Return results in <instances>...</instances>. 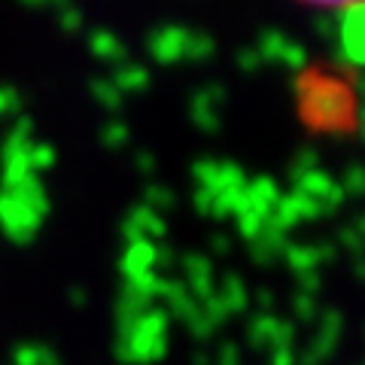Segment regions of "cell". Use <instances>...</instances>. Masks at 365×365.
<instances>
[{"label": "cell", "mask_w": 365, "mask_h": 365, "mask_svg": "<svg viewBox=\"0 0 365 365\" xmlns=\"http://www.w3.org/2000/svg\"><path fill=\"white\" fill-rule=\"evenodd\" d=\"M292 91L302 101V116L307 125L317 131H332V134H344L350 125V95L347 88H341L332 79L319 76V73H295L292 79Z\"/></svg>", "instance_id": "1"}, {"label": "cell", "mask_w": 365, "mask_h": 365, "mask_svg": "<svg viewBox=\"0 0 365 365\" xmlns=\"http://www.w3.org/2000/svg\"><path fill=\"white\" fill-rule=\"evenodd\" d=\"M49 213V198L37 177L21 180L19 186L4 189L0 195V225L16 244H28Z\"/></svg>", "instance_id": "2"}, {"label": "cell", "mask_w": 365, "mask_h": 365, "mask_svg": "<svg viewBox=\"0 0 365 365\" xmlns=\"http://www.w3.org/2000/svg\"><path fill=\"white\" fill-rule=\"evenodd\" d=\"M170 314L165 307H146L128 335L116 338V359L122 365H155L168 353Z\"/></svg>", "instance_id": "3"}, {"label": "cell", "mask_w": 365, "mask_h": 365, "mask_svg": "<svg viewBox=\"0 0 365 365\" xmlns=\"http://www.w3.org/2000/svg\"><path fill=\"white\" fill-rule=\"evenodd\" d=\"M335 61L347 71H365V4H341Z\"/></svg>", "instance_id": "4"}, {"label": "cell", "mask_w": 365, "mask_h": 365, "mask_svg": "<svg viewBox=\"0 0 365 365\" xmlns=\"http://www.w3.org/2000/svg\"><path fill=\"white\" fill-rule=\"evenodd\" d=\"M222 101H225V86L220 83H207L204 88H198L195 95H192L189 101V116L192 122H195V128L201 131H220V107H222Z\"/></svg>", "instance_id": "5"}, {"label": "cell", "mask_w": 365, "mask_h": 365, "mask_svg": "<svg viewBox=\"0 0 365 365\" xmlns=\"http://www.w3.org/2000/svg\"><path fill=\"white\" fill-rule=\"evenodd\" d=\"M311 220H323V216H319L317 201L304 198L302 192H295V189L289 192V195H280L277 207L268 213V222H271L274 228H280V232H289L292 225L311 222Z\"/></svg>", "instance_id": "6"}, {"label": "cell", "mask_w": 365, "mask_h": 365, "mask_svg": "<svg viewBox=\"0 0 365 365\" xmlns=\"http://www.w3.org/2000/svg\"><path fill=\"white\" fill-rule=\"evenodd\" d=\"M168 232V225L162 220V213H155L150 207H143V204H137V207H131V213L125 216L122 222V235L125 241L134 244V241H162Z\"/></svg>", "instance_id": "7"}, {"label": "cell", "mask_w": 365, "mask_h": 365, "mask_svg": "<svg viewBox=\"0 0 365 365\" xmlns=\"http://www.w3.org/2000/svg\"><path fill=\"white\" fill-rule=\"evenodd\" d=\"M186 37L189 31L182 25H162L150 34V55L158 64H177L182 61L186 52Z\"/></svg>", "instance_id": "8"}, {"label": "cell", "mask_w": 365, "mask_h": 365, "mask_svg": "<svg viewBox=\"0 0 365 365\" xmlns=\"http://www.w3.org/2000/svg\"><path fill=\"white\" fill-rule=\"evenodd\" d=\"M180 268H182V274H186V289H189V295L198 304L204 299H210V295L216 292V287H213V265H210L207 256L186 253V256L180 259Z\"/></svg>", "instance_id": "9"}, {"label": "cell", "mask_w": 365, "mask_h": 365, "mask_svg": "<svg viewBox=\"0 0 365 365\" xmlns=\"http://www.w3.org/2000/svg\"><path fill=\"white\" fill-rule=\"evenodd\" d=\"M341 332H344V317H341V311H335V307H329V311H323V317H319V332L311 341L307 353H314L319 362H326L335 353Z\"/></svg>", "instance_id": "10"}, {"label": "cell", "mask_w": 365, "mask_h": 365, "mask_svg": "<svg viewBox=\"0 0 365 365\" xmlns=\"http://www.w3.org/2000/svg\"><path fill=\"white\" fill-rule=\"evenodd\" d=\"M155 247L158 244H153V241H134V244H128V250H125V256H122L125 283L155 271Z\"/></svg>", "instance_id": "11"}, {"label": "cell", "mask_w": 365, "mask_h": 365, "mask_svg": "<svg viewBox=\"0 0 365 365\" xmlns=\"http://www.w3.org/2000/svg\"><path fill=\"white\" fill-rule=\"evenodd\" d=\"M280 195H283V192H280V186L271 177H256V180L247 182V201H250V207L259 210L262 216H268L274 207H277Z\"/></svg>", "instance_id": "12"}, {"label": "cell", "mask_w": 365, "mask_h": 365, "mask_svg": "<svg viewBox=\"0 0 365 365\" xmlns=\"http://www.w3.org/2000/svg\"><path fill=\"white\" fill-rule=\"evenodd\" d=\"M88 49L95 52L98 58H104V61H125V58H128V49H125V43L113 31H104V28L91 31Z\"/></svg>", "instance_id": "13"}, {"label": "cell", "mask_w": 365, "mask_h": 365, "mask_svg": "<svg viewBox=\"0 0 365 365\" xmlns=\"http://www.w3.org/2000/svg\"><path fill=\"white\" fill-rule=\"evenodd\" d=\"M244 210H250V201H247V186L241 189H222L216 192V201H213V213L216 220H228V216H241Z\"/></svg>", "instance_id": "14"}, {"label": "cell", "mask_w": 365, "mask_h": 365, "mask_svg": "<svg viewBox=\"0 0 365 365\" xmlns=\"http://www.w3.org/2000/svg\"><path fill=\"white\" fill-rule=\"evenodd\" d=\"M220 299L228 307V314H244L247 304H250V295H247V283L237 277V274H225L222 283H220Z\"/></svg>", "instance_id": "15"}, {"label": "cell", "mask_w": 365, "mask_h": 365, "mask_svg": "<svg viewBox=\"0 0 365 365\" xmlns=\"http://www.w3.org/2000/svg\"><path fill=\"white\" fill-rule=\"evenodd\" d=\"M110 83L116 86L122 95H128V91H143L146 86H150V73H146V67H140V64L122 61L116 67V73H113Z\"/></svg>", "instance_id": "16"}, {"label": "cell", "mask_w": 365, "mask_h": 365, "mask_svg": "<svg viewBox=\"0 0 365 365\" xmlns=\"http://www.w3.org/2000/svg\"><path fill=\"white\" fill-rule=\"evenodd\" d=\"M283 259L287 265L292 268V274H307V271H317L319 268V256H317V247L314 244H289L283 250Z\"/></svg>", "instance_id": "17"}, {"label": "cell", "mask_w": 365, "mask_h": 365, "mask_svg": "<svg viewBox=\"0 0 365 365\" xmlns=\"http://www.w3.org/2000/svg\"><path fill=\"white\" fill-rule=\"evenodd\" d=\"M277 323L280 319L277 317H271V314H259L250 319V329H247V338H250V344H253L256 350H271L274 344V332H277Z\"/></svg>", "instance_id": "18"}, {"label": "cell", "mask_w": 365, "mask_h": 365, "mask_svg": "<svg viewBox=\"0 0 365 365\" xmlns=\"http://www.w3.org/2000/svg\"><path fill=\"white\" fill-rule=\"evenodd\" d=\"M332 186H335V180L329 177L323 168H317V170L304 174L299 182H295V192H302V195H304V198H311V201H323Z\"/></svg>", "instance_id": "19"}, {"label": "cell", "mask_w": 365, "mask_h": 365, "mask_svg": "<svg viewBox=\"0 0 365 365\" xmlns=\"http://www.w3.org/2000/svg\"><path fill=\"white\" fill-rule=\"evenodd\" d=\"M287 43H289L287 34H280V31L268 28V31H262V34H259V43L253 46V49L259 52L262 64H265V61H280V58H283V52H287Z\"/></svg>", "instance_id": "20"}, {"label": "cell", "mask_w": 365, "mask_h": 365, "mask_svg": "<svg viewBox=\"0 0 365 365\" xmlns=\"http://www.w3.org/2000/svg\"><path fill=\"white\" fill-rule=\"evenodd\" d=\"M13 365H61L58 353L46 344H21L13 353Z\"/></svg>", "instance_id": "21"}, {"label": "cell", "mask_w": 365, "mask_h": 365, "mask_svg": "<svg viewBox=\"0 0 365 365\" xmlns=\"http://www.w3.org/2000/svg\"><path fill=\"white\" fill-rule=\"evenodd\" d=\"M213 52H216V40L210 37L207 31H189L182 58H189V61H207V58H213Z\"/></svg>", "instance_id": "22"}, {"label": "cell", "mask_w": 365, "mask_h": 365, "mask_svg": "<svg viewBox=\"0 0 365 365\" xmlns=\"http://www.w3.org/2000/svg\"><path fill=\"white\" fill-rule=\"evenodd\" d=\"M174 204H177L174 189L162 186V182H150V186L143 189V207L162 213V210H168V207H174Z\"/></svg>", "instance_id": "23"}, {"label": "cell", "mask_w": 365, "mask_h": 365, "mask_svg": "<svg viewBox=\"0 0 365 365\" xmlns=\"http://www.w3.org/2000/svg\"><path fill=\"white\" fill-rule=\"evenodd\" d=\"M317 168H319V153L311 150V146H304V150H299V155L292 158L287 177L292 180V186H295V182H299L304 174H311V170H317Z\"/></svg>", "instance_id": "24"}, {"label": "cell", "mask_w": 365, "mask_h": 365, "mask_svg": "<svg viewBox=\"0 0 365 365\" xmlns=\"http://www.w3.org/2000/svg\"><path fill=\"white\" fill-rule=\"evenodd\" d=\"M91 98H95L104 110H119V107H122V101H125V98H122V91L113 86L110 79H95V83H91Z\"/></svg>", "instance_id": "25"}, {"label": "cell", "mask_w": 365, "mask_h": 365, "mask_svg": "<svg viewBox=\"0 0 365 365\" xmlns=\"http://www.w3.org/2000/svg\"><path fill=\"white\" fill-rule=\"evenodd\" d=\"M265 220H268V216H262V213H259V210H253V207L244 210L241 216H235V222H237V235H241L244 241L253 244L256 237L262 235V228H265Z\"/></svg>", "instance_id": "26"}, {"label": "cell", "mask_w": 365, "mask_h": 365, "mask_svg": "<svg viewBox=\"0 0 365 365\" xmlns=\"http://www.w3.org/2000/svg\"><path fill=\"white\" fill-rule=\"evenodd\" d=\"M247 186V174L237 162H220V174H216V192L222 189H241Z\"/></svg>", "instance_id": "27"}, {"label": "cell", "mask_w": 365, "mask_h": 365, "mask_svg": "<svg viewBox=\"0 0 365 365\" xmlns=\"http://www.w3.org/2000/svg\"><path fill=\"white\" fill-rule=\"evenodd\" d=\"M338 9H341V6H319V9H317V16H314V31L319 34V37L335 40V34H338Z\"/></svg>", "instance_id": "28"}, {"label": "cell", "mask_w": 365, "mask_h": 365, "mask_svg": "<svg viewBox=\"0 0 365 365\" xmlns=\"http://www.w3.org/2000/svg\"><path fill=\"white\" fill-rule=\"evenodd\" d=\"M189 289H186V283L182 280H170V277H158V287H155V299H162L170 304H177L180 299H186Z\"/></svg>", "instance_id": "29"}, {"label": "cell", "mask_w": 365, "mask_h": 365, "mask_svg": "<svg viewBox=\"0 0 365 365\" xmlns=\"http://www.w3.org/2000/svg\"><path fill=\"white\" fill-rule=\"evenodd\" d=\"M101 140H104L107 150H122V146L128 143V125L119 119H110L104 125V131H101Z\"/></svg>", "instance_id": "30"}, {"label": "cell", "mask_w": 365, "mask_h": 365, "mask_svg": "<svg viewBox=\"0 0 365 365\" xmlns=\"http://www.w3.org/2000/svg\"><path fill=\"white\" fill-rule=\"evenodd\" d=\"M198 307H201V314L210 319V326H213V329H220L222 323H228V317H232V314H228V307L222 304L220 292H213L210 299H204V302H201Z\"/></svg>", "instance_id": "31"}, {"label": "cell", "mask_w": 365, "mask_h": 365, "mask_svg": "<svg viewBox=\"0 0 365 365\" xmlns=\"http://www.w3.org/2000/svg\"><path fill=\"white\" fill-rule=\"evenodd\" d=\"M216 174H220V162H213V158H201V162L192 165V177H195V182L204 189L216 192Z\"/></svg>", "instance_id": "32"}, {"label": "cell", "mask_w": 365, "mask_h": 365, "mask_svg": "<svg viewBox=\"0 0 365 365\" xmlns=\"http://www.w3.org/2000/svg\"><path fill=\"white\" fill-rule=\"evenodd\" d=\"M341 189H344V195H365V168L350 165L344 170V180H341Z\"/></svg>", "instance_id": "33"}, {"label": "cell", "mask_w": 365, "mask_h": 365, "mask_svg": "<svg viewBox=\"0 0 365 365\" xmlns=\"http://www.w3.org/2000/svg\"><path fill=\"white\" fill-rule=\"evenodd\" d=\"M292 311L302 323H314L317 314H319V304H317V295H304V292H295L292 299Z\"/></svg>", "instance_id": "34"}, {"label": "cell", "mask_w": 365, "mask_h": 365, "mask_svg": "<svg viewBox=\"0 0 365 365\" xmlns=\"http://www.w3.org/2000/svg\"><path fill=\"white\" fill-rule=\"evenodd\" d=\"M28 158H31V170H34V174H37V170H49L55 165V150L49 143H31Z\"/></svg>", "instance_id": "35"}, {"label": "cell", "mask_w": 365, "mask_h": 365, "mask_svg": "<svg viewBox=\"0 0 365 365\" xmlns=\"http://www.w3.org/2000/svg\"><path fill=\"white\" fill-rule=\"evenodd\" d=\"M338 244L344 247L353 259H356V256H365V237H362V235H359L353 225L341 228V232H338Z\"/></svg>", "instance_id": "36"}, {"label": "cell", "mask_w": 365, "mask_h": 365, "mask_svg": "<svg viewBox=\"0 0 365 365\" xmlns=\"http://www.w3.org/2000/svg\"><path fill=\"white\" fill-rule=\"evenodd\" d=\"M182 326L189 329V335L195 338V341H207V338L216 332V329L210 326V319L201 314V307H198V314H192V317H189V319H186V323H182Z\"/></svg>", "instance_id": "37"}, {"label": "cell", "mask_w": 365, "mask_h": 365, "mask_svg": "<svg viewBox=\"0 0 365 365\" xmlns=\"http://www.w3.org/2000/svg\"><path fill=\"white\" fill-rule=\"evenodd\" d=\"M280 64H287L292 67V71H304V64H307V52H304V46L302 43H287V52H283V58Z\"/></svg>", "instance_id": "38"}, {"label": "cell", "mask_w": 365, "mask_h": 365, "mask_svg": "<svg viewBox=\"0 0 365 365\" xmlns=\"http://www.w3.org/2000/svg\"><path fill=\"white\" fill-rule=\"evenodd\" d=\"M235 64L241 67L244 73H259L262 58H259V52L253 49V46H244V49H237V55H235Z\"/></svg>", "instance_id": "39"}, {"label": "cell", "mask_w": 365, "mask_h": 365, "mask_svg": "<svg viewBox=\"0 0 365 365\" xmlns=\"http://www.w3.org/2000/svg\"><path fill=\"white\" fill-rule=\"evenodd\" d=\"M19 104H21V95L16 88H9V86L0 88V119L13 116V113L19 110Z\"/></svg>", "instance_id": "40"}, {"label": "cell", "mask_w": 365, "mask_h": 365, "mask_svg": "<svg viewBox=\"0 0 365 365\" xmlns=\"http://www.w3.org/2000/svg\"><path fill=\"white\" fill-rule=\"evenodd\" d=\"M213 201H216V192L213 189H204V186H195V195H192V204H195V210L210 216L213 213Z\"/></svg>", "instance_id": "41"}, {"label": "cell", "mask_w": 365, "mask_h": 365, "mask_svg": "<svg viewBox=\"0 0 365 365\" xmlns=\"http://www.w3.org/2000/svg\"><path fill=\"white\" fill-rule=\"evenodd\" d=\"M319 287H323V277H319V271L299 274V292H304V295H317Z\"/></svg>", "instance_id": "42"}, {"label": "cell", "mask_w": 365, "mask_h": 365, "mask_svg": "<svg viewBox=\"0 0 365 365\" xmlns=\"http://www.w3.org/2000/svg\"><path fill=\"white\" fill-rule=\"evenodd\" d=\"M61 9V28L64 31H79L83 28V13L73 6H58Z\"/></svg>", "instance_id": "43"}, {"label": "cell", "mask_w": 365, "mask_h": 365, "mask_svg": "<svg viewBox=\"0 0 365 365\" xmlns=\"http://www.w3.org/2000/svg\"><path fill=\"white\" fill-rule=\"evenodd\" d=\"M216 362H220V365H241V350H237L235 341H225V344L220 347V356H216Z\"/></svg>", "instance_id": "44"}, {"label": "cell", "mask_w": 365, "mask_h": 365, "mask_svg": "<svg viewBox=\"0 0 365 365\" xmlns=\"http://www.w3.org/2000/svg\"><path fill=\"white\" fill-rule=\"evenodd\" d=\"M210 250H213L216 256H228V253H232V237L222 235V232L210 235Z\"/></svg>", "instance_id": "45"}, {"label": "cell", "mask_w": 365, "mask_h": 365, "mask_svg": "<svg viewBox=\"0 0 365 365\" xmlns=\"http://www.w3.org/2000/svg\"><path fill=\"white\" fill-rule=\"evenodd\" d=\"M174 262H177V256H174V250H170L168 244L155 247V271H158V268H170Z\"/></svg>", "instance_id": "46"}, {"label": "cell", "mask_w": 365, "mask_h": 365, "mask_svg": "<svg viewBox=\"0 0 365 365\" xmlns=\"http://www.w3.org/2000/svg\"><path fill=\"white\" fill-rule=\"evenodd\" d=\"M268 365H295V350L283 347V350H271Z\"/></svg>", "instance_id": "47"}, {"label": "cell", "mask_w": 365, "mask_h": 365, "mask_svg": "<svg viewBox=\"0 0 365 365\" xmlns=\"http://www.w3.org/2000/svg\"><path fill=\"white\" fill-rule=\"evenodd\" d=\"M134 165H137V170H140V174H155V155H153V153H137Z\"/></svg>", "instance_id": "48"}, {"label": "cell", "mask_w": 365, "mask_h": 365, "mask_svg": "<svg viewBox=\"0 0 365 365\" xmlns=\"http://www.w3.org/2000/svg\"><path fill=\"white\" fill-rule=\"evenodd\" d=\"M314 247H317L319 265H323V262H332L338 256V244H332V241H323V244H314Z\"/></svg>", "instance_id": "49"}, {"label": "cell", "mask_w": 365, "mask_h": 365, "mask_svg": "<svg viewBox=\"0 0 365 365\" xmlns=\"http://www.w3.org/2000/svg\"><path fill=\"white\" fill-rule=\"evenodd\" d=\"M256 302H259V307H262V314H268V307L274 304V292H271L268 287H262V289L256 292Z\"/></svg>", "instance_id": "50"}, {"label": "cell", "mask_w": 365, "mask_h": 365, "mask_svg": "<svg viewBox=\"0 0 365 365\" xmlns=\"http://www.w3.org/2000/svg\"><path fill=\"white\" fill-rule=\"evenodd\" d=\"M353 274H356L359 280H365V256H356V259H353Z\"/></svg>", "instance_id": "51"}, {"label": "cell", "mask_w": 365, "mask_h": 365, "mask_svg": "<svg viewBox=\"0 0 365 365\" xmlns=\"http://www.w3.org/2000/svg\"><path fill=\"white\" fill-rule=\"evenodd\" d=\"M356 134H359L362 140H365V107L356 113Z\"/></svg>", "instance_id": "52"}, {"label": "cell", "mask_w": 365, "mask_h": 365, "mask_svg": "<svg viewBox=\"0 0 365 365\" xmlns=\"http://www.w3.org/2000/svg\"><path fill=\"white\" fill-rule=\"evenodd\" d=\"M192 365H210L207 353H192Z\"/></svg>", "instance_id": "53"}, {"label": "cell", "mask_w": 365, "mask_h": 365, "mask_svg": "<svg viewBox=\"0 0 365 365\" xmlns=\"http://www.w3.org/2000/svg\"><path fill=\"white\" fill-rule=\"evenodd\" d=\"M71 302L83 304V302H86V289H71Z\"/></svg>", "instance_id": "54"}, {"label": "cell", "mask_w": 365, "mask_h": 365, "mask_svg": "<svg viewBox=\"0 0 365 365\" xmlns=\"http://www.w3.org/2000/svg\"><path fill=\"white\" fill-rule=\"evenodd\" d=\"M353 228H356V232L365 237V216H356V222H353Z\"/></svg>", "instance_id": "55"}]
</instances>
